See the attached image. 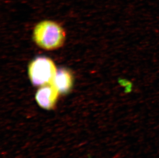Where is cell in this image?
Masks as SVG:
<instances>
[{
    "instance_id": "1",
    "label": "cell",
    "mask_w": 159,
    "mask_h": 158,
    "mask_svg": "<svg viewBox=\"0 0 159 158\" xmlns=\"http://www.w3.org/2000/svg\"><path fill=\"white\" fill-rule=\"evenodd\" d=\"M33 39L38 46L52 50L59 48L63 45L66 33L58 23L46 20L39 23L35 26Z\"/></svg>"
},
{
    "instance_id": "2",
    "label": "cell",
    "mask_w": 159,
    "mask_h": 158,
    "mask_svg": "<svg viewBox=\"0 0 159 158\" xmlns=\"http://www.w3.org/2000/svg\"><path fill=\"white\" fill-rule=\"evenodd\" d=\"M54 62L47 57L37 58L29 66V75L34 86H42L51 84L57 72Z\"/></svg>"
},
{
    "instance_id": "3",
    "label": "cell",
    "mask_w": 159,
    "mask_h": 158,
    "mask_svg": "<svg viewBox=\"0 0 159 158\" xmlns=\"http://www.w3.org/2000/svg\"><path fill=\"white\" fill-rule=\"evenodd\" d=\"M60 93L52 84L41 86L38 90L35 99L40 108L51 111L55 107Z\"/></svg>"
},
{
    "instance_id": "4",
    "label": "cell",
    "mask_w": 159,
    "mask_h": 158,
    "mask_svg": "<svg viewBox=\"0 0 159 158\" xmlns=\"http://www.w3.org/2000/svg\"><path fill=\"white\" fill-rule=\"evenodd\" d=\"M73 78L69 70L65 68L58 69L52 84L60 94H66L69 92L73 86Z\"/></svg>"
}]
</instances>
